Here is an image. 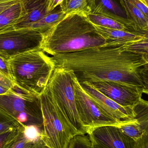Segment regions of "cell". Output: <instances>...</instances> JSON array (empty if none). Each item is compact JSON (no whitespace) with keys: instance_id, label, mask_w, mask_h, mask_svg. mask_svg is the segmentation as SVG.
Segmentation results:
<instances>
[{"instance_id":"obj_17","label":"cell","mask_w":148,"mask_h":148,"mask_svg":"<svg viewBox=\"0 0 148 148\" xmlns=\"http://www.w3.org/2000/svg\"><path fill=\"white\" fill-rule=\"evenodd\" d=\"M120 2L125 11L127 18L133 22L137 27V32L145 29L147 26L148 17L127 0H120Z\"/></svg>"},{"instance_id":"obj_13","label":"cell","mask_w":148,"mask_h":148,"mask_svg":"<svg viewBox=\"0 0 148 148\" xmlns=\"http://www.w3.org/2000/svg\"><path fill=\"white\" fill-rule=\"evenodd\" d=\"M134 117L130 122L118 126L124 134L136 141L148 132V101L142 98L133 108Z\"/></svg>"},{"instance_id":"obj_1","label":"cell","mask_w":148,"mask_h":148,"mask_svg":"<svg viewBox=\"0 0 148 148\" xmlns=\"http://www.w3.org/2000/svg\"><path fill=\"white\" fill-rule=\"evenodd\" d=\"M53 57L57 65L73 70L81 84L114 82L143 90L138 72L148 63V58L143 55L103 45Z\"/></svg>"},{"instance_id":"obj_28","label":"cell","mask_w":148,"mask_h":148,"mask_svg":"<svg viewBox=\"0 0 148 148\" xmlns=\"http://www.w3.org/2000/svg\"><path fill=\"white\" fill-rule=\"evenodd\" d=\"M136 148H148V132L136 141Z\"/></svg>"},{"instance_id":"obj_11","label":"cell","mask_w":148,"mask_h":148,"mask_svg":"<svg viewBox=\"0 0 148 148\" xmlns=\"http://www.w3.org/2000/svg\"><path fill=\"white\" fill-rule=\"evenodd\" d=\"M87 134L92 143L107 148H136V141L123 133L117 126L94 128Z\"/></svg>"},{"instance_id":"obj_8","label":"cell","mask_w":148,"mask_h":148,"mask_svg":"<svg viewBox=\"0 0 148 148\" xmlns=\"http://www.w3.org/2000/svg\"><path fill=\"white\" fill-rule=\"evenodd\" d=\"M42 34L30 29H14L0 34V57L10 58L39 47Z\"/></svg>"},{"instance_id":"obj_27","label":"cell","mask_w":148,"mask_h":148,"mask_svg":"<svg viewBox=\"0 0 148 148\" xmlns=\"http://www.w3.org/2000/svg\"><path fill=\"white\" fill-rule=\"evenodd\" d=\"M130 3L133 4L148 18V8L140 0H127Z\"/></svg>"},{"instance_id":"obj_16","label":"cell","mask_w":148,"mask_h":148,"mask_svg":"<svg viewBox=\"0 0 148 148\" xmlns=\"http://www.w3.org/2000/svg\"><path fill=\"white\" fill-rule=\"evenodd\" d=\"M22 14L20 1L0 14V34L14 30V26Z\"/></svg>"},{"instance_id":"obj_25","label":"cell","mask_w":148,"mask_h":148,"mask_svg":"<svg viewBox=\"0 0 148 148\" xmlns=\"http://www.w3.org/2000/svg\"><path fill=\"white\" fill-rule=\"evenodd\" d=\"M138 75L142 84L143 92L148 95V63L140 69Z\"/></svg>"},{"instance_id":"obj_22","label":"cell","mask_w":148,"mask_h":148,"mask_svg":"<svg viewBox=\"0 0 148 148\" xmlns=\"http://www.w3.org/2000/svg\"><path fill=\"white\" fill-rule=\"evenodd\" d=\"M25 127L0 134V148H10L20 132Z\"/></svg>"},{"instance_id":"obj_5","label":"cell","mask_w":148,"mask_h":148,"mask_svg":"<svg viewBox=\"0 0 148 148\" xmlns=\"http://www.w3.org/2000/svg\"><path fill=\"white\" fill-rule=\"evenodd\" d=\"M37 99L43 120L42 140L47 148H67L77 134L59 112L47 88Z\"/></svg>"},{"instance_id":"obj_4","label":"cell","mask_w":148,"mask_h":148,"mask_svg":"<svg viewBox=\"0 0 148 148\" xmlns=\"http://www.w3.org/2000/svg\"><path fill=\"white\" fill-rule=\"evenodd\" d=\"M72 70L57 65L47 89L59 112L77 134L88 131L82 123L77 110Z\"/></svg>"},{"instance_id":"obj_3","label":"cell","mask_w":148,"mask_h":148,"mask_svg":"<svg viewBox=\"0 0 148 148\" xmlns=\"http://www.w3.org/2000/svg\"><path fill=\"white\" fill-rule=\"evenodd\" d=\"M8 62L14 86L36 98L46 90L57 66L53 56L39 47L12 56Z\"/></svg>"},{"instance_id":"obj_12","label":"cell","mask_w":148,"mask_h":148,"mask_svg":"<svg viewBox=\"0 0 148 148\" xmlns=\"http://www.w3.org/2000/svg\"><path fill=\"white\" fill-rule=\"evenodd\" d=\"M96 31L105 41L103 45L126 49L146 39L138 32L112 29L93 24Z\"/></svg>"},{"instance_id":"obj_20","label":"cell","mask_w":148,"mask_h":148,"mask_svg":"<svg viewBox=\"0 0 148 148\" xmlns=\"http://www.w3.org/2000/svg\"><path fill=\"white\" fill-rule=\"evenodd\" d=\"M60 6L61 10L66 15L90 12L87 0H63Z\"/></svg>"},{"instance_id":"obj_21","label":"cell","mask_w":148,"mask_h":148,"mask_svg":"<svg viewBox=\"0 0 148 148\" xmlns=\"http://www.w3.org/2000/svg\"><path fill=\"white\" fill-rule=\"evenodd\" d=\"M93 144L88 135L77 134L73 136L67 148H93Z\"/></svg>"},{"instance_id":"obj_29","label":"cell","mask_w":148,"mask_h":148,"mask_svg":"<svg viewBox=\"0 0 148 148\" xmlns=\"http://www.w3.org/2000/svg\"><path fill=\"white\" fill-rule=\"evenodd\" d=\"M20 1V0H0V14Z\"/></svg>"},{"instance_id":"obj_31","label":"cell","mask_w":148,"mask_h":148,"mask_svg":"<svg viewBox=\"0 0 148 148\" xmlns=\"http://www.w3.org/2000/svg\"><path fill=\"white\" fill-rule=\"evenodd\" d=\"M63 0H47V12L50 13L56 9V8L60 6Z\"/></svg>"},{"instance_id":"obj_32","label":"cell","mask_w":148,"mask_h":148,"mask_svg":"<svg viewBox=\"0 0 148 148\" xmlns=\"http://www.w3.org/2000/svg\"><path fill=\"white\" fill-rule=\"evenodd\" d=\"M29 148H47L41 139L33 143Z\"/></svg>"},{"instance_id":"obj_36","label":"cell","mask_w":148,"mask_h":148,"mask_svg":"<svg viewBox=\"0 0 148 148\" xmlns=\"http://www.w3.org/2000/svg\"><path fill=\"white\" fill-rule=\"evenodd\" d=\"M148 32V21L147 22V26L146 27V28L145 29H143L142 31H140V32Z\"/></svg>"},{"instance_id":"obj_26","label":"cell","mask_w":148,"mask_h":148,"mask_svg":"<svg viewBox=\"0 0 148 148\" xmlns=\"http://www.w3.org/2000/svg\"><path fill=\"white\" fill-rule=\"evenodd\" d=\"M0 72L14 84L13 77L8 60L0 57Z\"/></svg>"},{"instance_id":"obj_33","label":"cell","mask_w":148,"mask_h":148,"mask_svg":"<svg viewBox=\"0 0 148 148\" xmlns=\"http://www.w3.org/2000/svg\"><path fill=\"white\" fill-rule=\"evenodd\" d=\"M9 90L10 89H8L7 88L0 86V95L5 94V93L8 92Z\"/></svg>"},{"instance_id":"obj_6","label":"cell","mask_w":148,"mask_h":148,"mask_svg":"<svg viewBox=\"0 0 148 148\" xmlns=\"http://www.w3.org/2000/svg\"><path fill=\"white\" fill-rule=\"evenodd\" d=\"M36 100H37L36 97L25 93L14 86L8 92L0 95V115L18 123V117L22 114H27L31 126H36L42 130L43 120L40 107H32L26 103L34 102Z\"/></svg>"},{"instance_id":"obj_9","label":"cell","mask_w":148,"mask_h":148,"mask_svg":"<svg viewBox=\"0 0 148 148\" xmlns=\"http://www.w3.org/2000/svg\"><path fill=\"white\" fill-rule=\"evenodd\" d=\"M82 83L95 88L124 107H134L140 101L143 94L142 88L134 85L109 82H84Z\"/></svg>"},{"instance_id":"obj_18","label":"cell","mask_w":148,"mask_h":148,"mask_svg":"<svg viewBox=\"0 0 148 148\" xmlns=\"http://www.w3.org/2000/svg\"><path fill=\"white\" fill-rule=\"evenodd\" d=\"M84 14L88 21L94 25L112 29L133 31L130 27L126 24L111 17L93 14L91 12L85 13Z\"/></svg>"},{"instance_id":"obj_19","label":"cell","mask_w":148,"mask_h":148,"mask_svg":"<svg viewBox=\"0 0 148 148\" xmlns=\"http://www.w3.org/2000/svg\"><path fill=\"white\" fill-rule=\"evenodd\" d=\"M67 15L64 14L60 9L58 10L55 9L38 21L30 25L27 29L34 30L42 34L63 19Z\"/></svg>"},{"instance_id":"obj_10","label":"cell","mask_w":148,"mask_h":148,"mask_svg":"<svg viewBox=\"0 0 148 148\" xmlns=\"http://www.w3.org/2000/svg\"><path fill=\"white\" fill-rule=\"evenodd\" d=\"M90 99L99 110L120 124L130 122L134 117V107H124L116 103L95 88L81 84Z\"/></svg>"},{"instance_id":"obj_35","label":"cell","mask_w":148,"mask_h":148,"mask_svg":"<svg viewBox=\"0 0 148 148\" xmlns=\"http://www.w3.org/2000/svg\"><path fill=\"white\" fill-rule=\"evenodd\" d=\"M140 1L142 2L148 8V0H140Z\"/></svg>"},{"instance_id":"obj_14","label":"cell","mask_w":148,"mask_h":148,"mask_svg":"<svg viewBox=\"0 0 148 148\" xmlns=\"http://www.w3.org/2000/svg\"><path fill=\"white\" fill-rule=\"evenodd\" d=\"M22 14L14 26V29H27L29 27L43 18L47 12V0H20Z\"/></svg>"},{"instance_id":"obj_23","label":"cell","mask_w":148,"mask_h":148,"mask_svg":"<svg viewBox=\"0 0 148 148\" xmlns=\"http://www.w3.org/2000/svg\"><path fill=\"white\" fill-rule=\"evenodd\" d=\"M25 127L17 136L10 148H29L34 143L26 134Z\"/></svg>"},{"instance_id":"obj_34","label":"cell","mask_w":148,"mask_h":148,"mask_svg":"<svg viewBox=\"0 0 148 148\" xmlns=\"http://www.w3.org/2000/svg\"><path fill=\"white\" fill-rule=\"evenodd\" d=\"M93 144V148H107L100 144H97V143H92Z\"/></svg>"},{"instance_id":"obj_2","label":"cell","mask_w":148,"mask_h":148,"mask_svg":"<svg viewBox=\"0 0 148 148\" xmlns=\"http://www.w3.org/2000/svg\"><path fill=\"white\" fill-rule=\"evenodd\" d=\"M105 43L84 13H77L67 15L42 34L39 47L53 56L99 47Z\"/></svg>"},{"instance_id":"obj_15","label":"cell","mask_w":148,"mask_h":148,"mask_svg":"<svg viewBox=\"0 0 148 148\" xmlns=\"http://www.w3.org/2000/svg\"><path fill=\"white\" fill-rule=\"evenodd\" d=\"M90 12L111 17L127 25L134 32L137 31L135 24L125 17V11L114 0H87Z\"/></svg>"},{"instance_id":"obj_24","label":"cell","mask_w":148,"mask_h":148,"mask_svg":"<svg viewBox=\"0 0 148 148\" xmlns=\"http://www.w3.org/2000/svg\"><path fill=\"white\" fill-rule=\"evenodd\" d=\"M25 126H26L21 125L18 123L10 121L0 115V134Z\"/></svg>"},{"instance_id":"obj_30","label":"cell","mask_w":148,"mask_h":148,"mask_svg":"<svg viewBox=\"0 0 148 148\" xmlns=\"http://www.w3.org/2000/svg\"><path fill=\"white\" fill-rule=\"evenodd\" d=\"M0 86L10 89L13 88L14 85L10 80L8 79L0 72Z\"/></svg>"},{"instance_id":"obj_7","label":"cell","mask_w":148,"mask_h":148,"mask_svg":"<svg viewBox=\"0 0 148 148\" xmlns=\"http://www.w3.org/2000/svg\"><path fill=\"white\" fill-rule=\"evenodd\" d=\"M72 79L75 90L77 110L82 123L88 131V134L90 130L94 128L104 126L118 127L121 125L99 110L90 99L73 70Z\"/></svg>"}]
</instances>
